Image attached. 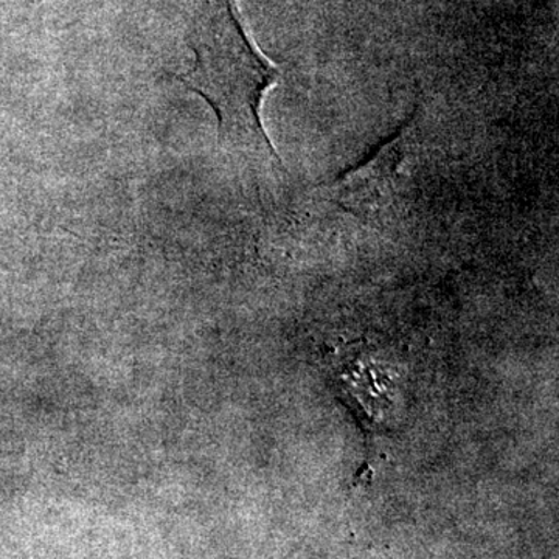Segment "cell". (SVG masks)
Returning <instances> with one entry per match:
<instances>
[{"instance_id":"obj_1","label":"cell","mask_w":559,"mask_h":559,"mask_svg":"<svg viewBox=\"0 0 559 559\" xmlns=\"http://www.w3.org/2000/svg\"><path fill=\"white\" fill-rule=\"evenodd\" d=\"M193 68L176 80L209 103L227 148L282 165L261 123V102L278 72L252 50L229 0H186Z\"/></svg>"}]
</instances>
